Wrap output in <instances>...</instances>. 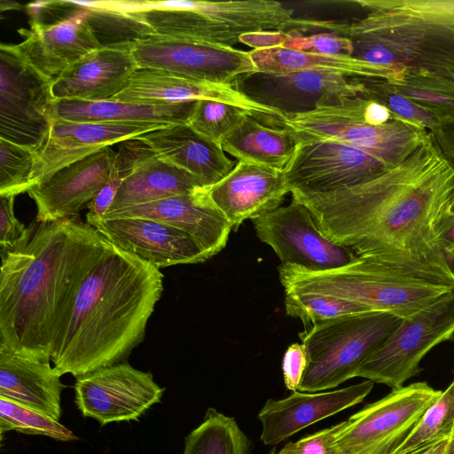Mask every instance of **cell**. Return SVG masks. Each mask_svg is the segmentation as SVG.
<instances>
[{
    "label": "cell",
    "mask_w": 454,
    "mask_h": 454,
    "mask_svg": "<svg viewBox=\"0 0 454 454\" xmlns=\"http://www.w3.org/2000/svg\"><path fill=\"white\" fill-rule=\"evenodd\" d=\"M340 427L339 423L296 442H289L278 454H340L334 444Z\"/></svg>",
    "instance_id": "obj_43"
},
{
    "label": "cell",
    "mask_w": 454,
    "mask_h": 454,
    "mask_svg": "<svg viewBox=\"0 0 454 454\" xmlns=\"http://www.w3.org/2000/svg\"><path fill=\"white\" fill-rule=\"evenodd\" d=\"M286 314L301 319L304 325L372 310L369 308L331 295L309 292H285Z\"/></svg>",
    "instance_id": "obj_36"
},
{
    "label": "cell",
    "mask_w": 454,
    "mask_h": 454,
    "mask_svg": "<svg viewBox=\"0 0 454 454\" xmlns=\"http://www.w3.org/2000/svg\"><path fill=\"white\" fill-rule=\"evenodd\" d=\"M236 87L254 101L292 115L360 95L354 77L319 71L254 72L240 77Z\"/></svg>",
    "instance_id": "obj_16"
},
{
    "label": "cell",
    "mask_w": 454,
    "mask_h": 454,
    "mask_svg": "<svg viewBox=\"0 0 454 454\" xmlns=\"http://www.w3.org/2000/svg\"><path fill=\"white\" fill-rule=\"evenodd\" d=\"M258 72L291 73L319 71L343 74L350 77L387 80L389 74L382 67L347 55H329L290 50L283 47L249 51Z\"/></svg>",
    "instance_id": "obj_31"
},
{
    "label": "cell",
    "mask_w": 454,
    "mask_h": 454,
    "mask_svg": "<svg viewBox=\"0 0 454 454\" xmlns=\"http://www.w3.org/2000/svg\"><path fill=\"white\" fill-rule=\"evenodd\" d=\"M430 133L444 158L454 167V116L442 118Z\"/></svg>",
    "instance_id": "obj_46"
},
{
    "label": "cell",
    "mask_w": 454,
    "mask_h": 454,
    "mask_svg": "<svg viewBox=\"0 0 454 454\" xmlns=\"http://www.w3.org/2000/svg\"><path fill=\"white\" fill-rule=\"evenodd\" d=\"M448 442L449 440L440 442L437 445L431 447L430 449L423 451L420 454H446Z\"/></svg>",
    "instance_id": "obj_49"
},
{
    "label": "cell",
    "mask_w": 454,
    "mask_h": 454,
    "mask_svg": "<svg viewBox=\"0 0 454 454\" xmlns=\"http://www.w3.org/2000/svg\"><path fill=\"white\" fill-rule=\"evenodd\" d=\"M168 125L170 124L152 121L89 122L55 119L46 143L36 153L31 177L32 187L59 169L106 146Z\"/></svg>",
    "instance_id": "obj_20"
},
{
    "label": "cell",
    "mask_w": 454,
    "mask_h": 454,
    "mask_svg": "<svg viewBox=\"0 0 454 454\" xmlns=\"http://www.w3.org/2000/svg\"><path fill=\"white\" fill-rule=\"evenodd\" d=\"M163 275L111 242L83 278L51 362L79 377L121 363L144 339Z\"/></svg>",
    "instance_id": "obj_3"
},
{
    "label": "cell",
    "mask_w": 454,
    "mask_h": 454,
    "mask_svg": "<svg viewBox=\"0 0 454 454\" xmlns=\"http://www.w3.org/2000/svg\"><path fill=\"white\" fill-rule=\"evenodd\" d=\"M143 217L172 225L189 234L210 259L224 248L232 231L230 222L209 197L208 188L129 207L101 218Z\"/></svg>",
    "instance_id": "obj_21"
},
{
    "label": "cell",
    "mask_w": 454,
    "mask_h": 454,
    "mask_svg": "<svg viewBox=\"0 0 454 454\" xmlns=\"http://www.w3.org/2000/svg\"><path fill=\"white\" fill-rule=\"evenodd\" d=\"M87 223L120 249L157 269L207 259L186 232L143 217L87 218Z\"/></svg>",
    "instance_id": "obj_18"
},
{
    "label": "cell",
    "mask_w": 454,
    "mask_h": 454,
    "mask_svg": "<svg viewBox=\"0 0 454 454\" xmlns=\"http://www.w3.org/2000/svg\"><path fill=\"white\" fill-rule=\"evenodd\" d=\"M74 4L54 23L30 21V29H19L23 36L18 44L24 56L39 71L57 77L71 64L101 49L85 22V9Z\"/></svg>",
    "instance_id": "obj_24"
},
{
    "label": "cell",
    "mask_w": 454,
    "mask_h": 454,
    "mask_svg": "<svg viewBox=\"0 0 454 454\" xmlns=\"http://www.w3.org/2000/svg\"><path fill=\"white\" fill-rule=\"evenodd\" d=\"M366 11L352 22L299 20V31L348 39L351 57L392 77L433 74L454 81V0H356Z\"/></svg>",
    "instance_id": "obj_4"
},
{
    "label": "cell",
    "mask_w": 454,
    "mask_h": 454,
    "mask_svg": "<svg viewBox=\"0 0 454 454\" xmlns=\"http://www.w3.org/2000/svg\"><path fill=\"white\" fill-rule=\"evenodd\" d=\"M250 441L236 419L208 408L185 438L183 454H248Z\"/></svg>",
    "instance_id": "obj_33"
},
{
    "label": "cell",
    "mask_w": 454,
    "mask_h": 454,
    "mask_svg": "<svg viewBox=\"0 0 454 454\" xmlns=\"http://www.w3.org/2000/svg\"><path fill=\"white\" fill-rule=\"evenodd\" d=\"M288 192L283 170L247 161H237L225 177L208 188L211 200L234 231L244 221L279 207Z\"/></svg>",
    "instance_id": "obj_23"
},
{
    "label": "cell",
    "mask_w": 454,
    "mask_h": 454,
    "mask_svg": "<svg viewBox=\"0 0 454 454\" xmlns=\"http://www.w3.org/2000/svg\"><path fill=\"white\" fill-rule=\"evenodd\" d=\"M360 88V94L376 101L397 117L432 132L440 120L405 96L396 91L386 80L380 78L354 77Z\"/></svg>",
    "instance_id": "obj_37"
},
{
    "label": "cell",
    "mask_w": 454,
    "mask_h": 454,
    "mask_svg": "<svg viewBox=\"0 0 454 454\" xmlns=\"http://www.w3.org/2000/svg\"><path fill=\"white\" fill-rule=\"evenodd\" d=\"M118 7L157 35L216 47H233L247 34L289 32L296 22L293 9L273 0L121 1Z\"/></svg>",
    "instance_id": "obj_5"
},
{
    "label": "cell",
    "mask_w": 454,
    "mask_h": 454,
    "mask_svg": "<svg viewBox=\"0 0 454 454\" xmlns=\"http://www.w3.org/2000/svg\"><path fill=\"white\" fill-rule=\"evenodd\" d=\"M85 9V22L101 48L130 51L140 41L155 35L137 13L116 10L103 1H74Z\"/></svg>",
    "instance_id": "obj_32"
},
{
    "label": "cell",
    "mask_w": 454,
    "mask_h": 454,
    "mask_svg": "<svg viewBox=\"0 0 454 454\" xmlns=\"http://www.w3.org/2000/svg\"><path fill=\"white\" fill-rule=\"evenodd\" d=\"M14 430L26 434L45 435L59 441L77 437L58 420L31 408L0 397V432Z\"/></svg>",
    "instance_id": "obj_38"
},
{
    "label": "cell",
    "mask_w": 454,
    "mask_h": 454,
    "mask_svg": "<svg viewBox=\"0 0 454 454\" xmlns=\"http://www.w3.org/2000/svg\"><path fill=\"white\" fill-rule=\"evenodd\" d=\"M322 233L394 273L454 288L438 239L454 196V167L432 134L399 165L362 184L320 194L291 193Z\"/></svg>",
    "instance_id": "obj_1"
},
{
    "label": "cell",
    "mask_w": 454,
    "mask_h": 454,
    "mask_svg": "<svg viewBox=\"0 0 454 454\" xmlns=\"http://www.w3.org/2000/svg\"><path fill=\"white\" fill-rule=\"evenodd\" d=\"M246 114H250L236 106L201 99L195 102L187 124L200 135L221 145Z\"/></svg>",
    "instance_id": "obj_39"
},
{
    "label": "cell",
    "mask_w": 454,
    "mask_h": 454,
    "mask_svg": "<svg viewBox=\"0 0 454 454\" xmlns=\"http://www.w3.org/2000/svg\"><path fill=\"white\" fill-rule=\"evenodd\" d=\"M373 385L366 380L337 390H297L283 399H268L257 416L262 424L261 440L265 445H276L316 422L362 403Z\"/></svg>",
    "instance_id": "obj_22"
},
{
    "label": "cell",
    "mask_w": 454,
    "mask_h": 454,
    "mask_svg": "<svg viewBox=\"0 0 454 454\" xmlns=\"http://www.w3.org/2000/svg\"><path fill=\"white\" fill-rule=\"evenodd\" d=\"M74 392L81 413L104 426L137 420L160 402L164 388L153 380L151 372L121 362L77 377Z\"/></svg>",
    "instance_id": "obj_14"
},
{
    "label": "cell",
    "mask_w": 454,
    "mask_h": 454,
    "mask_svg": "<svg viewBox=\"0 0 454 454\" xmlns=\"http://www.w3.org/2000/svg\"><path fill=\"white\" fill-rule=\"evenodd\" d=\"M395 166L369 150L338 140L299 142L283 172L291 193L320 194L371 181Z\"/></svg>",
    "instance_id": "obj_12"
},
{
    "label": "cell",
    "mask_w": 454,
    "mask_h": 454,
    "mask_svg": "<svg viewBox=\"0 0 454 454\" xmlns=\"http://www.w3.org/2000/svg\"><path fill=\"white\" fill-rule=\"evenodd\" d=\"M112 99L137 104H179L210 99L236 106L268 126L282 127L286 115L259 104L234 84L190 80L166 71L138 67Z\"/></svg>",
    "instance_id": "obj_17"
},
{
    "label": "cell",
    "mask_w": 454,
    "mask_h": 454,
    "mask_svg": "<svg viewBox=\"0 0 454 454\" xmlns=\"http://www.w3.org/2000/svg\"><path fill=\"white\" fill-rule=\"evenodd\" d=\"M131 53L140 68L166 71L183 78L236 84L257 72L249 51L153 35L138 42Z\"/></svg>",
    "instance_id": "obj_15"
},
{
    "label": "cell",
    "mask_w": 454,
    "mask_h": 454,
    "mask_svg": "<svg viewBox=\"0 0 454 454\" xmlns=\"http://www.w3.org/2000/svg\"><path fill=\"white\" fill-rule=\"evenodd\" d=\"M15 196H0L1 256L24 249L35 230L33 223L26 228L14 215Z\"/></svg>",
    "instance_id": "obj_41"
},
{
    "label": "cell",
    "mask_w": 454,
    "mask_h": 454,
    "mask_svg": "<svg viewBox=\"0 0 454 454\" xmlns=\"http://www.w3.org/2000/svg\"><path fill=\"white\" fill-rule=\"evenodd\" d=\"M438 239L442 252L454 272V215H443L438 231Z\"/></svg>",
    "instance_id": "obj_48"
},
{
    "label": "cell",
    "mask_w": 454,
    "mask_h": 454,
    "mask_svg": "<svg viewBox=\"0 0 454 454\" xmlns=\"http://www.w3.org/2000/svg\"><path fill=\"white\" fill-rule=\"evenodd\" d=\"M125 177L114 169L109 182L89 204L87 218H101L110 208Z\"/></svg>",
    "instance_id": "obj_45"
},
{
    "label": "cell",
    "mask_w": 454,
    "mask_h": 454,
    "mask_svg": "<svg viewBox=\"0 0 454 454\" xmlns=\"http://www.w3.org/2000/svg\"><path fill=\"white\" fill-rule=\"evenodd\" d=\"M278 273L285 292L331 295L401 318L414 315L454 290L394 273L360 257L346 266L325 271L280 264Z\"/></svg>",
    "instance_id": "obj_6"
},
{
    "label": "cell",
    "mask_w": 454,
    "mask_h": 454,
    "mask_svg": "<svg viewBox=\"0 0 454 454\" xmlns=\"http://www.w3.org/2000/svg\"><path fill=\"white\" fill-rule=\"evenodd\" d=\"M116 151L106 146L69 164L33 186L27 193L37 207L36 221L76 217L111 179Z\"/></svg>",
    "instance_id": "obj_19"
},
{
    "label": "cell",
    "mask_w": 454,
    "mask_h": 454,
    "mask_svg": "<svg viewBox=\"0 0 454 454\" xmlns=\"http://www.w3.org/2000/svg\"><path fill=\"white\" fill-rule=\"evenodd\" d=\"M54 79L34 67L18 44H1L0 138L41 151L53 122Z\"/></svg>",
    "instance_id": "obj_9"
},
{
    "label": "cell",
    "mask_w": 454,
    "mask_h": 454,
    "mask_svg": "<svg viewBox=\"0 0 454 454\" xmlns=\"http://www.w3.org/2000/svg\"><path fill=\"white\" fill-rule=\"evenodd\" d=\"M386 81L439 119L454 116V81L419 74H401Z\"/></svg>",
    "instance_id": "obj_35"
},
{
    "label": "cell",
    "mask_w": 454,
    "mask_h": 454,
    "mask_svg": "<svg viewBox=\"0 0 454 454\" xmlns=\"http://www.w3.org/2000/svg\"><path fill=\"white\" fill-rule=\"evenodd\" d=\"M252 221L259 239L274 250L281 264L325 271L357 259L348 248L326 238L309 209L295 199Z\"/></svg>",
    "instance_id": "obj_13"
},
{
    "label": "cell",
    "mask_w": 454,
    "mask_h": 454,
    "mask_svg": "<svg viewBox=\"0 0 454 454\" xmlns=\"http://www.w3.org/2000/svg\"><path fill=\"white\" fill-rule=\"evenodd\" d=\"M402 319L387 311H368L322 321L299 333L307 353L299 390L321 392L355 378L362 363Z\"/></svg>",
    "instance_id": "obj_7"
},
{
    "label": "cell",
    "mask_w": 454,
    "mask_h": 454,
    "mask_svg": "<svg viewBox=\"0 0 454 454\" xmlns=\"http://www.w3.org/2000/svg\"><path fill=\"white\" fill-rule=\"evenodd\" d=\"M299 145L295 133L287 128L268 126L250 114L224 138L221 145L237 159L284 170Z\"/></svg>",
    "instance_id": "obj_30"
},
{
    "label": "cell",
    "mask_w": 454,
    "mask_h": 454,
    "mask_svg": "<svg viewBox=\"0 0 454 454\" xmlns=\"http://www.w3.org/2000/svg\"><path fill=\"white\" fill-rule=\"evenodd\" d=\"M289 35L281 47L312 53L351 56L350 41L332 33H316L309 35L296 32Z\"/></svg>",
    "instance_id": "obj_42"
},
{
    "label": "cell",
    "mask_w": 454,
    "mask_h": 454,
    "mask_svg": "<svg viewBox=\"0 0 454 454\" xmlns=\"http://www.w3.org/2000/svg\"><path fill=\"white\" fill-rule=\"evenodd\" d=\"M138 66L130 51L101 48L90 52L55 77L56 100L103 101L119 93Z\"/></svg>",
    "instance_id": "obj_26"
},
{
    "label": "cell",
    "mask_w": 454,
    "mask_h": 454,
    "mask_svg": "<svg viewBox=\"0 0 454 454\" xmlns=\"http://www.w3.org/2000/svg\"><path fill=\"white\" fill-rule=\"evenodd\" d=\"M454 430V379L390 454H420L450 439Z\"/></svg>",
    "instance_id": "obj_34"
},
{
    "label": "cell",
    "mask_w": 454,
    "mask_h": 454,
    "mask_svg": "<svg viewBox=\"0 0 454 454\" xmlns=\"http://www.w3.org/2000/svg\"><path fill=\"white\" fill-rule=\"evenodd\" d=\"M306 367L307 353L303 344H291L286 350L282 362L284 382L288 390H299Z\"/></svg>",
    "instance_id": "obj_44"
},
{
    "label": "cell",
    "mask_w": 454,
    "mask_h": 454,
    "mask_svg": "<svg viewBox=\"0 0 454 454\" xmlns=\"http://www.w3.org/2000/svg\"><path fill=\"white\" fill-rule=\"evenodd\" d=\"M283 127L293 130L299 142L348 143L380 154L394 166L405 160L430 135L427 129L400 118L375 125L372 100L361 94L287 115Z\"/></svg>",
    "instance_id": "obj_8"
},
{
    "label": "cell",
    "mask_w": 454,
    "mask_h": 454,
    "mask_svg": "<svg viewBox=\"0 0 454 454\" xmlns=\"http://www.w3.org/2000/svg\"><path fill=\"white\" fill-rule=\"evenodd\" d=\"M63 388L60 375L50 362L19 356L0 347V397L59 421Z\"/></svg>",
    "instance_id": "obj_27"
},
{
    "label": "cell",
    "mask_w": 454,
    "mask_h": 454,
    "mask_svg": "<svg viewBox=\"0 0 454 454\" xmlns=\"http://www.w3.org/2000/svg\"><path fill=\"white\" fill-rule=\"evenodd\" d=\"M441 394L424 381L392 389L340 423L334 441L339 453L390 454Z\"/></svg>",
    "instance_id": "obj_11"
},
{
    "label": "cell",
    "mask_w": 454,
    "mask_h": 454,
    "mask_svg": "<svg viewBox=\"0 0 454 454\" xmlns=\"http://www.w3.org/2000/svg\"><path fill=\"white\" fill-rule=\"evenodd\" d=\"M195 102L137 104L114 99L103 101L57 100L53 120L89 122L152 121L188 123Z\"/></svg>",
    "instance_id": "obj_28"
},
{
    "label": "cell",
    "mask_w": 454,
    "mask_h": 454,
    "mask_svg": "<svg viewBox=\"0 0 454 454\" xmlns=\"http://www.w3.org/2000/svg\"><path fill=\"white\" fill-rule=\"evenodd\" d=\"M288 32H259L243 35L239 42L254 49L281 47Z\"/></svg>",
    "instance_id": "obj_47"
},
{
    "label": "cell",
    "mask_w": 454,
    "mask_h": 454,
    "mask_svg": "<svg viewBox=\"0 0 454 454\" xmlns=\"http://www.w3.org/2000/svg\"><path fill=\"white\" fill-rule=\"evenodd\" d=\"M134 138L145 142L161 160L194 176L206 188L225 177L237 163L221 145L200 135L187 123L170 124Z\"/></svg>",
    "instance_id": "obj_25"
},
{
    "label": "cell",
    "mask_w": 454,
    "mask_h": 454,
    "mask_svg": "<svg viewBox=\"0 0 454 454\" xmlns=\"http://www.w3.org/2000/svg\"><path fill=\"white\" fill-rule=\"evenodd\" d=\"M36 153L0 138V196H17L32 187Z\"/></svg>",
    "instance_id": "obj_40"
},
{
    "label": "cell",
    "mask_w": 454,
    "mask_h": 454,
    "mask_svg": "<svg viewBox=\"0 0 454 454\" xmlns=\"http://www.w3.org/2000/svg\"><path fill=\"white\" fill-rule=\"evenodd\" d=\"M200 188L206 187L194 176L156 155L139 164L123 180L106 214Z\"/></svg>",
    "instance_id": "obj_29"
},
{
    "label": "cell",
    "mask_w": 454,
    "mask_h": 454,
    "mask_svg": "<svg viewBox=\"0 0 454 454\" xmlns=\"http://www.w3.org/2000/svg\"><path fill=\"white\" fill-rule=\"evenodd\" d=\"M446 215L451 216L454 215V196L452 197L451 200L450 201L447 207Z\"/></svg>",
    "instance_id": "obj_51"
},
{
    "label": "cell",
    "mask_w": 454,
    "mask_h": 454,
    "mask_svg": "<svg viewBox=\"0 0 454 454\" xmlns=\"http://www.w3.org/2000/svg\"><path fill=\"white\" fill-rule=\"evenodd\" d=\"M446 454H454V430L449 439Z\"/></svg>",
    "instance_id": "obj_50"
},
{
    "label": "cell",
    "mask_w": 454,
    "mask_h": 454,
    "mask_svg": "<svg viewBox=\"0 0 454 454\" xmlns=\"http://www.w3.org/2000/svg\"><path fill=\"white\" fill-rule=\"evenodd\" d=\"M454 337V290L406 318L359 366L360 377L400 388L420 372V362L442 342Z\"/></svg>",
    "instance_id": "obj_10"
},
{
    "label": "cell",
    "mask_w": 454,
    "mask_h": 454,
    "mask_svg": "<svg viewBox=\"0 0 454 454\" xmlns=\"http://www.w3.org/2000/svg\"><path fill=\"white\" fill-rule=\"evenodd\" d=\"M268 454H278L276 448H272Z\"/></svg>",
    "instance_id": "obj_52"
},
{
    "label": "cell",
    "mask_w": 454,
    "mask_h": 454,
    "mask_svg": "<svg viewBox=\"0 0 454 454\" xmlns=\"http://www.w3.org/2000/svg\"><path fill=\"white\" fill-rule=\"evenodd\" d=\"M108 244L72 217L39 223L24 249L1 256L0 347L51 362L79 286Z\"/></svg>",
    "instance_id": "obj_2"
}]
</instances>
